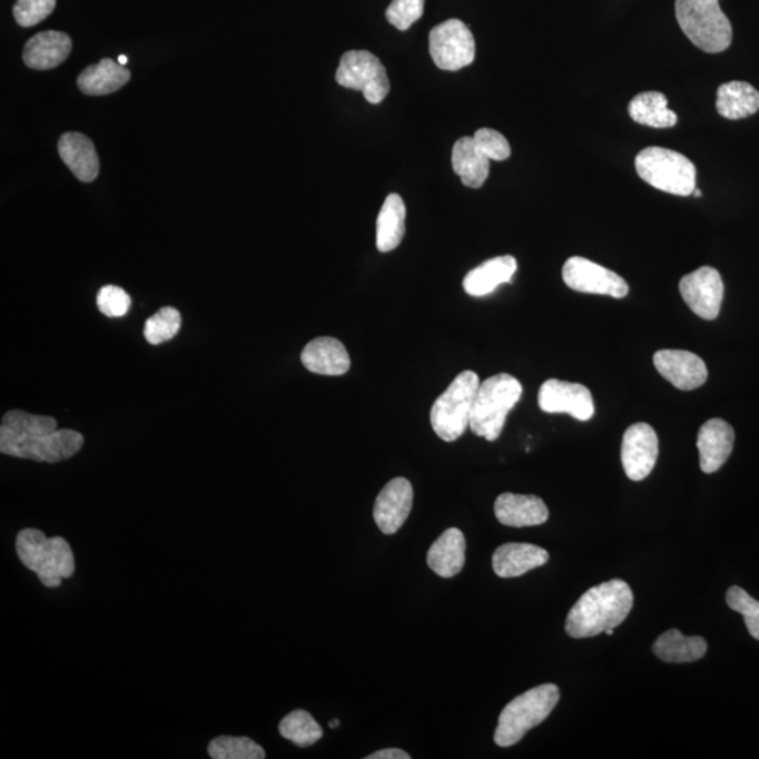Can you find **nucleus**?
I'll return each instance as SVG.
<instances>
[{"mask_svg":"<svg viewBox=\"0 0 759 759\" xmlns=\"http://www.w3.org/2000/svg\"><path fill=\"white\" fill-rule=\"evenodd\" d=\"M16 552L21 563L33 571L42 585L61 586L75 574V555L66 539L47 538L39 529L27 528L16 538Z\"/></svg>","mask_w":759,"mask_h":759,"instance_id":"7ed1b4c3","label":"nucleus"},{"mask_svg":"<svg viewBox=\"0 0 759 759\" xmlns=\"http://www.w3.org/2000/svg\"><path fill=\"white\" fill-rule=\"evenodd\" d=\"M491 159L481 151L473 137H463L454 144L452 167L463 185L480 189L489 179Z\"/></svg>","mask_w":759,"mask_h":759,"instance_id":"393cba45","label":"nucleus"},{"mask_svg":"<svg viewBox=\"0 0 759 759\" xmlns=\"http://www.w3.org/2000/svg\"><path fill=\"white\" fill-rule=\"evenodd\" d=\"M563 280L571 290L579 293L602 294L613 298H623L629 294V285L622 276L581 256H573L565 262Z\"/></svg>","mask_w":759,"mask_h":759,"instance_id":"9b49d317","label":"nucleus"},{"mask_svg":"<svg viewBox=\"0 0 759 759\" xmlns=\"http://www.w3.org/2000/svg\"><path fill=\"white\" fill-rule=\"evenodd\" d=\"M523 388L520 379L510 374H496V376L480 383L475 394L472 415H470V430L489 442H494L504 430L507 414L513 406L520 403Z\"/></svg>","mask_w":759,"mask_h":759,"instance_id":"20e7f679","label":"nucleus"},{"mask_svg":"<svg viewBox=\"0 0 759 759\" xmlns=\"http://www.w3.org/2000/svg\"><path fill=\"white\" fill-rule=\"evenodd\" d=\"M613 630H614V629H609V630H607L605 633H607L608 635H613V634H614Z\"/></svg>","mask_w":759,"mask_h":759,"instance_id":"37998d69","label":"nucleus"},{"mask_svg":"<svg viewBox=\"0 0 759 759\" xmlns=\"http://www.w3.org/2000/svg\"><path fill=\"white\" fill-rule=\"evenodd\" d=\"M628 582L612 580L582 593L565 620V632L573 639L595 638L624 622L633 608Z\"/></svg>","mask_w":759,"mask_h":759,"instance_id":"f03ea898","label":"nucleus"},{"mask_svg":"<svg viewBox=\"0 0 759 759\" xmlns=\"http://www.w3.org/2000/svg\"><path fill=\"white\" fill-rule=\"evenodd\" d=\"M72 51V40L62 31H42L26 42L23 61L37 71L60 67Z\"/></svg>","mask_w":759,"mask_h":759,"instance_id":"aec40b11","label":"nucleus"},{"mask_svg":"<svg viewBox=\"0 0 759 759\" xmlns=\"http://www.w3.org/2000/svg\"><path fill=\"white\" fill-rule=\"evenodd\" d=\"M654 366L662 377L682 392L702 387L709 372L698 355L687 351L664 349L654 355Z\"/></svg>","mask_w":759,"mask_h":759,"instance_id":"dca6fc26","label":"nucleus"},{"mask_svg":"<svg viewBox=\"0 0 759 759\" xmlns=\"http://www.w3.org/2000/svg\"><path fill=\"white\" fill-rule=\"evenodd\" d=\"M213 759H264L266 752L258 742L248 737L221 736L210 741L207 748Z\"/></svg>","mask_w":759,"mask_h":759,"instance_id":"2f4dec72","label":"nucleus"},{"mask_svg":"<svg viewBox=\"0 0 759 759\" xmlns=\"http://www.w3.org/2000/svg\"><path fill=\"white\" fill-rule=\"evenodd\" d=\"M56 4L57 0H18L13 8L14 20L21 27H33L46 20Z\"/></svg>","mask_w":759,"mask_h":759,"instance_id":"e433bc0d","label":"nucleus"},{"mask_svg":"<svg viewBox=\"0 0 759 759\" xmlns=\"http://www.w3.org/2000/svg\"><path fill=\"white\" fill-rule=\"evenodd\" d=\"M425 0H393L386 10L390 24L401 31L408 30L424 14Z\"/></svg>","mask_w":759,"mask_h":759,"instance_id":"f704fd0d","label":"nucleus"},{"mask_svg":"<svg viewBox=\"0 0 759 759\" xmlns=\"http://www.w3.org/2000/svg\"><path fill=\"white\" fill-rule=\"evenodd\" d=\"M539 406L543 413L569 414L579 421H590L595 414L590 388L579 383L550 378L539 390Z\"/></svg>","mask_w":759,"mask_h":759,"instance_id":"f8f14e48","label":"nucleus"},{"mask_svg":"<svg viewBox=\"0 0 759 759\" xmlns=\"http://www.w3.org/2000/svg\"><path fill=\"white\" fill-rule=\"evenodd\" d=\"M659 459V436L651 425L639 422L624 432L622 464L624 473L633 481H643Z\"/></svg>","mask_w":759,"mask_h":759,"instance_id":"4468645a","label":"nucleus"},{"mask_svg":"<svg viewBox=\"0 0 759 759\" xmlns=\"http://www.w3.org/2000/svg\"><path fill=\"white\" fill-rule=\"evenodd\" d=\"M128 61V58L126 56H120L119 57V63L120 66L125 67Z\"/></svg>","mask_w":759,"mask_h":759,"instance_id":"a19ab883","label":"nucleus"},{"mask_svg":"<svg viewBox=\"0 0 759 759\" xmlns=\"http://www.w3.org/2000/svg\"><path fill=\"white\" fill-rule=\"evenodd\" d=\"M719 2H720V0H719Z\"/></svg>","mask_w":759,"mask_h":759,"instance_id":"c03bdc74","label":"nucleus"},{"mask_svg":"<svg viewBox=\"0 0 759 759\" xmlns=\"http://www.w3.org/2000/svg\"><path fill=\"white\" fill-rule=\"evenodd\" d=\"M279 733L283 739L297 747L307 748L323 739L324 731L306 710L297 709L280 721Z\"/></svg>","mask_w":759,"mask_h":759,"instance_id":"7c9ffc66","label":"nucleus"},{"mask_svg":"<svg viewBox=\"0 0 759 759\" xmlns=\"http://www.w3.org/2000/svg\"><path fill=\"white\" fill-rule=\"evenodd\" d=\"M57 425L52 416L9 411L0 424V452L39 463L53 464L71 459L83 446L82 433L57 430Z\"/></svg>","mask_w":759,"mask_h":759,"instance_id":"f257e3e1","label":"nucleus"},{"mask_svg":"<svg viewBox=\"0 0 759 759\" xmlns=\"http://www.w3.org/2000/svg\"><path fill=\"white\" fill-rule=\"evenodd\" d=\"M405 203L398 195L387 196L377 217L376 245L379 253H392L398 248L405 235Z\"/></svg>","mask_w":759,"mask_h":759,"instance_id":"c85d7f7f","label":"nucleus"},{"mask_svg":"<svg viewBox=\"0 0 759 759\" xmlns=\"http://www.w3.org/2000/svg\"><path fill=\"white\" fill-rule=\"evenodd\" d=\"M546 550L529 543H506L495 550L493 569L501 579H513L548 563Z\"/></svg>","mask_w":759,"mask_h":759,"instance_id":"412c9836","label":"nucleus"},{"mask_svg":"<svg viewBox=\"0 0 759 759\" xmlns=\"http://www.w3.org/2000/svg\"><path fill=\"white\" fill-rule=\"evenodd\" d=\"M302 363L308 372L321 376H342L351 368L345 345L331 336H319L308 342L302 352Z\"/></svg>","mask_w":759,"mask_h":759,"instance_id":"a211bd4d","label":"nucleus"},{"mask_svg":"<svg viewBox=\"0 0 759 759\" xmlns=\"http://www.w3.org/2000/svg\"><path fill=\"white\" fill-rule=\"evenodd\" d=\"M676 16L683 34L704 52H723L733 41V27L719 0H677Z\"/></svg>","mask_w":759,"mask_h":759,"instance_id":"39448f33","label":"nucleus"},{"mask_svg":"<svg viewBox=\"0 0 759 759\" xmlns=\"http://www.w3.org/2000/svg\"><path fill=\"white\" fill-rule=\"evenodd\" d=\"M410 753H406L398 748H387V750H379L368 756L367 759H410Z\"/></svg>","mask_w":759,"mask_h":759,"instance_id":"58836bf2","label":"nucleus"},{"mask_svg":"<svg viewBox=\"0 0 759 759\" xmlns=\"http://www.w3.org/2000/svg\"><path fill=\"white\" fill-rule=\"evenodd\" d=\"M430 52L437 68L448 72L460 71L474 61V36L462 20L443 21L431 31Z\"/></svg>","mask_w":759,"mask_h":759,"instance_id":"9d476101","label":"nucleus"},{"mask_svg":"<svg viewBox=\"0 0 759 759\" xmlns=\"http://www.w3.org/2000/svg\"><path fill=\"white\" fill-rule=\"evenodd\" d=\"M480 387L477 373L466 371L453 379L431 410L432 430L445 442L457 441L470 427L475 394Z\"/></svg>","mask_w":759,"mask_h":759,"instance_id":"6e6552de","label":"nucleus"},{"mask_svg":"<svg viewBox=\"0 0 759 759\" xmlns=\"http://www.w3.org/2000/svg\"><path fill=\"white\" fill-rule=\"evenodd\" d=\"M653 651L661 661L683 664L703 659L708 653V643L699 635L688 638L680 630L671 629L657 639Z\"/></svg>","mask_w":759,"mask_h":759,"instance_id":"cd10ccee","label":"nucleus"},{"mask_svg":"<svg viewBox=\"0 0 759 759\" xmlns=\"http://www.w3.org/2000/svg\"><path fill=\"white\" fill-rule=\"evenodd\" d=\"M726 602L730 609L742 614L748 633L759 641V602L740 586L729 588Z\"/></svg>","mask_w":759,"mask_h":759,"instance_id":"72a5a7b5","label":"nucleus"},{"mask_svg":"<svg viewBox=\"0 0 759 759\" xmlns=\"http://www.w3.org/2000/svg\"><path fill=\"white\" fill-rule=\"evenodd\" d=\"M716 109L724 119L741 120L759 110V92L747 82H727L718 89Z\"/></svg>","mask_w":759,"mask_h":759,"instance_id":"bb28decb","label":"nucleus"},{"mask_svg":"<svg viewBox=\"0 0 759 759\" xmlns=\"http://www.w3.org/2000/svg\"><path fill=\"white\" fill-rule=\"evenodd\" d=\"M58 152L75 178L90 184L99 175V157L90 138L80 132H67L58 142Z\"/></svg>","mask_w":759,"mask_h":759,"instance_id":"4be33fe9","label":"nucleus"},{"mask_svg":"<svg viewBox=\"0 0 759 759\" xmlns=\"http://www.w3.org/2000/svg\"><path fill=\"white\" fill-rule=\"evenodd\" d=\"M329 727H331V729H338V727H339V720H336V719H335V720H333V721H329Z\"/></svg>","mask_w":759,"mask_h":759,"instance_id":"ea45409f","label":"nucleus"},{"mask_svg":"<svg viewBox=\"0 0 759 759\" xmlns=\"http://www.w3.org/2000/svg\"><path fill=\"white\" fill-rule=\"evenodd\" d=\"M130 78L128 69L110 58H105L79 75L78 87L85 95L105 96L117 92Z\"/></svg>","mask_w":759,"mask_h":759,"instance_id":"a878e982","label":"nucleus"},{"mask_svg":"<svg viewBox=\"0 0 759 759\" xmlns=\"http://www.w3.org/2000/svg\"><path fill=\"white\" fill-rule=\"evenodd\" d=\"M693 196L702 197V191H700L697 187V189H694V191H693Z\"/></svg>","mask_w":759,"mask_h":759,"instance_id":"79ce46f5","label":"nucleus"},{"mask_svg":"<svg viewBox=\"0 0 759 759\" xmlns=\"http://www.w3.org/2000/svg\"><path fill=\"white\" fill-rule=\"evenodd\" d=\"M181 327V315L174 307H164L146 321L144 336L154 346L165 344L178 335Z\"/></svg>","mask_w":759,"mask_h":759,"instance_id":"473e14b6","label":"nucleus"},{"mask_svg":"<svg viewBox=\"0 0 759 759\" xmlns=\"http://www.w3.org/2000/svg\"><path fill=\"white\" fill-rule=\"evenodd\" d=\"M99 312L109 318L125 317L130 312L131 297L119 286L101 287L96 297Z\"/></svg>","mask_w":759,"mask_h":759,"instance_id":"c9c22d12","label":"nucleus"},{"mask_svg":"<svg viewBox=\"0 0 759 759\" xmlns=\"http://www.w3.org/2000/svg\"><path fill=\"white\" fill-rule=\"evenodd\" d=\"M700 469L712 474L723 466L735 446V430L723 420H710L698 433Z\"/></svg>","mask_w":759,"mask_h":759,"instance_id":"f3484780","label":"nucleus"},{"mask_svg":"<svg viewBox=\"0 0 759 759\" xmlns=\"http://www.w3.org/2000/svg\"><path fill=\"white\" fill-rule=\"evenodd\" d=\"M559 700L560 691L554 683H544L513 699L500 714L494 735L495 745L500 747L518 745L529 730L549 718L558 707Z\"/></svg>","mask_w":759,"mask_h":759,"instance_id":"423d86ee","label":"nucleus"},{"mask_svg":"<svg viewBox=\"0 0 759 759\" xmlns=\"http://www.w3.org/2000/svg\"><path fill=\"white\" fill-rule=\"evenodd\" d=\"M335 79L341 87L361 90L372 105L382 103L392 88L386 67L374 53L365 50L344 53Z\"/></svg>","mask_w":759,"mask_h":759,"instance_id":"1a4fd4ad","label":"nucleus"},{"mask_svg":"<svg viewBox=\"0 0 759 759\" xmlns=\"http://www.w3.org/2000/svg\"><path fill=\"white\" fill-rule=\"evenodd\" d=\"M516 269L518 262L513 256H496L469 272L463 280L464 292L472 297H484L504 283H511Z\"/></svg>","mask_w":759,"mask_h":759,"instance_id":"b1692460","label":"nucleus"},{"mask_svg":"<svg viewBox=\"0 0 759 759\" xmlns=\"http://www.w3.org/2000/svg\"><path fill=\"white\" fill-rule=\"evenodd\" d=\"M414 490L410 481L394 479L384 486L374 504V522L384 534H394L403 528L413 510Z\"/></svg>","mask_w":759,"mask_h":759,"instance_id":"2eb2a0df","label":"nucleus"},{"mask_svg":"<svg viewBox=\"0 0 759 759\" xmlns=\"http://www.w3.org/2000/svg\"><path fill=\"white\" fill-rule=\"evenodd\" d=\"M426 560L433 573L443 579L457 575L466 561V539L463 532L456 528L443 532L441 538L432 544Z\"/></svg>","mask_w":759,"mask_h":759,"instance_id":"5701e85b","label":"nucleus"},{"mask_svg":"<svg viewBox=\"0 0 759 759\" xmlns=\"http://www.w3.org/2000/svg\"><path fill=\"white\" fill-rule=\"evenodd\" d=\"M473 138L481 151L491 160H506L511 157L510 142L501 132L491 128H480Z\"/></svg>","mask_w":759,"mask_h":759,"instance_id":"4c0bfd02","label":"nucleus"},{"mask_svg":"<svg viewBox=\"0 0 759 759\" xmlns=\"http://www.w3.org/2000/svg\"><path fill=\"white\" fill-rule=\"evenodd\" d=\"M494 511L496 520L511 528L539 526L549 520L548 506L536 495L502 494Z\"/></svg>","mask_w":759,"mask_h":759,"instance_id":"6ab92c4d","label":"nucleus"},{"mask_svg":"<svg viewBox=\"0 0 759 759\" xmlns=\"http://www.w3.org/2000/svg\"><path fill=\"white\" fill-rule=\"evenodd\" d=\"M683 302L698 317L712 321L719 317L724 285L714 267L703 266L683 276L680 283Z\"/></svg>","mask_w":759,"mask_h":759,"instance_id":"ddd939ff","label":"nucleus"},{"mask_svg":"<svg viewBox=\"0 0 759 759\" xmlns=\"http://www.w3.org/2000/svg\"><path fill=\"white\" fill-rule=\"evenodd\" d=\"M629 115L633 121L651 128H671L678 117L668 109V99L660 92H643L634 96L629 103Z\"/></svg>","mask_w":759,"mask_h":759,"instance_id":"c756f323","label":"nucleus"},{"mask_svg":"<svg viewBox=\"0 0 759 759\" xmlns=\"http://www.w3.org/2000/svg\"><path fill=\"white\" fill-rule=\"evenodd\" d=\"M635 170L654 189L676 196H691L697 189V168L686 155L661 147L643 149L635 157Z\"/></svg>","mask_w":759,"mask_h":759,"instance_id":"0eeeda50","label":"nucleus"}]
</instances>
